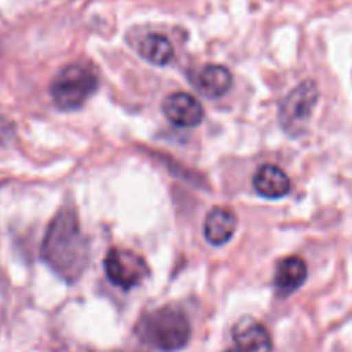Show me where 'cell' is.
Returning <instances> with one entry per match:
<instances>
[{
  "label": "cell",
  "instance_id": "1",
  "mask_svg": "<svg viewBox=\"0 0 352 352\" xmlns=\"http://www.w3.org/2000/svg\"><path fill=\"white\" fill-rule=\"evenodd\" d=\"M41 260L48 265L55 275L74 284L85 272L89 260V248L85 234L81 232L79 219L71 205H64L52 219L43 243Z\"/></svg>",
  "mask_w": 352,
  "mask_h": 352
},
{
  "label": "cell",
  "instance_id": "2",
  "mask_svg": "<svg viewBox=\"0 0 352 352\" xmlns=\"http://www.w3.org/2000/svg\"><path fill=\"white\" fill-rule=\"evenodd\" d=\"M136 333L151 349L175 352L188 346L191 325L181 309L165 306L144 315L138 323Z\"/></svg>",
  "mask_w": 352,
  "mask_h": 352
},
{
  "label": "cell",
  "instance_id": "3",
  "mask_svg": "<svg viewBox=\"0 0 352 352\" xmlns=\"http://www.w3.org/2000/svg\"><path fill=\"white\" fill-rule=\"evenodd\" d=\"M98 89V76L89 65L74 62L57 72L50 85V95L55 107L65 112L78 110Z\"/></svg>",
  "mask_w": 352,
  "mask_h": 352
},
{
  "label": "cell",
  "instance_id": "4",
  "mask_svg": "<svg viewBox=\"0 0 352 352\" xmlns=\"http://www.w3.org/2000/svg\"><path fill=\"white\" fill-rule=\"evenodd\" d=\"M318 86L311 79L302 81L284 96L278 107V122L289 136L298 138L305 133L318 103Z\"/></svg>",
  "mask_w": 352,
  "mask_h": 352
},
{
  "label": "cell",
  "instance_id": "5",
  "mask_svg": "<svg viewBox=\"0 0 352 352\" xmlns=\"http://www.w3.org/2000/svg\"><path fill=\"white\" fill-rule=\"evenodd\" d=\"M103 270L107 278L124 291L138 287L150 275V267L141 254L119 248H112L105 254Z\"/></svg>",
  "mask_w": 352,
  "mask_h": 352
},
{
  "label": "cell",
  "instance_id": "6",
  "mask_svg": "<svg viewBox=\"0 0 352 352\" xmlns=\"http://www.w3.org/2000/svg\"><path fill=\"white\" fill-rule=\"evenodd\" d=\"M162 112L174 126L195 127L205 117L201 103L189 93H172L162 103Z\"/></svg>",
  "mask_w": 352,
  "mask_h": 352
},
{
  "label": "cell",
  "instance_id": "7",
  "mask_svg": "<svg viewBox=\"0 0 352 352\" xmlns=\"http://www.w3.org/2000/svg\"><path fill=\"white\" fill-rule=\"evenodd\" d=\"M234 342L239 352H272V337L268 330L250 316L239 320L234 327Z\"/></svg>",
  "mask_w": 352,
  "mask_h": 352
},
{
  "label": "cell",
  "instance_id": "8",
  "mask_svg": "<svg viewBox=\"0 0 352 352\" xmlns=\"http://www.w3.org/2000/svg\"><path fill=\"white\" fill-rule=\"evenodd\" d=\"M253 186L260 196L267 199L284 198L291 191V179L277 165L267 164L258 168L253 177Z\"/></svg>",
  "mask_w": 352,
  "mask_h": 352
},
{
  "label": "cell",
  "instance_id": "9",
  "mask_svg": "<svg viewBox=\"0 0 352 352\" xmlns=\"http://www.w3.org/2000/svg\"><path fill=\"white\" fill-rule=\"evenodd\" d=\"M308 278V267L305 260L298 256H289L280 260L274 277V287L278 296H291L298 291Z\"/></svg>",
  "mask_w": 352,
  "mask_h": 352
},
{
  "label": "cell",
  "instance_id": "10",
  "mask_svg": "<svg viewBox=\"0 0 352 352\" xmlns=\"http://www.w3.org/2000/svg\"><path fill=\"white\" fill-rule=\"evenodd\" d=\"M236 229V215H234L229 208L217 206V208H213L212 212L206 215L203 232H205V239L208 241L210 244H213V246H223V244L229 243V241L232 239Z\"/></svg>",
  "mask_w": 352,
  "mask_h": 352
},
{
  "label": "cell",
  "instance_id": "11",
  "mask_svg": "<svg viewBox=\"0 0 352 352\" xmlns=\"http://www.w3.org/2000/svg\"><path fill=\"white\" fill-rule=\"evenodd\" d=\"M230 85H232V76H230L229 69H226L223 65H205L196 78V88L208 98L223 96L229 91Z\"/></svg>",
  "mask_w": 352,
  "mask_h": 352
},
{
  "label": "cell",
  "instance_id": "12",
  "mask_svg": "<svg viewBox=\"0 0 352 352\" xmlns=\"http://www.w3.org/2000/svg\"><path fill=\"white\" fill-rule=\"evenodd\" d=\"M140 55L153 65H167L174 57V47L164 34L150 33L141 40Z\"/></svg>",
  "mask_w": 352,
  "mask_h": 352
},
{
  "label": "cell",
  "instance_id": "13",
  "mask_svg": "<svg viewBox=\"0 0 352 352\" xmlns=\"http://www.w3.org/2000/svg\"><path fill=\"white\" fill-rule=\"evenodd\" d=\"M14 134H16V127L10 122L7 117L0 116V146H6L10 141L14 140Z\"/></svg>",
  "mask_w": 352,
  "mask_h": 352
},
{
  "label": "cell",
  "instance_id": "14",
  "mask_svg": "<svg viewBox=\"0 0 352 352\" xmlns=\"http://www.w3.org/2000/svg\"><path fill=\"white\" fill-rule=\"evenodd\" d=\"M226 352H239V351H236V349H230V351H226Z\"/></svg>",
  "mask_w": 352,
  "mask_h": 352
}]
</instances>
